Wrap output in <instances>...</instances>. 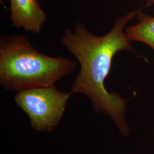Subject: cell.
Masks as SVG:
<instances>
[{"instance_id": "1", "label": "cell", "mask_w": 154, "mask_h": 154, "mask_svg": "<svg viewBox=\"0 0 154 154\" xmlns=\"http://www.w3.org/2000/svg\"><path fill=\"white\" fill-rule=\"evenodd\" d=\"M138 11L118 17L110 32L102 36L94 34L83 23L77 22L72 29L66 28L61 38V44L80 65L69 93L86 96L94 110L109 116L124 135L128 132L125 118L127 100L118 94L109 92L105 81L116 54L122 51L134 52L125 29Z\"/></svg>"}, {"instance_id": "2", "label": "cell", "mask_w": 154, "mask_h": 154, "mask_svg": "<svg viewBox=\"0 0 154 154\" xmlns=\"http://www.w3.org/2000/svg\"><path fill=\"white\" fill-rule=\"evenodd\" d=\"M77 62L41 53L24 34L0 38V85L17 92L46 87L74 72Z\"/></svg>"}, {"instance_id": "3", "label": "cell", "mask_w": 154, "mask_h": 154, "mask_svg": "<svg viewBox=\"0 0 154 154\" xmlns=\"http://www.w3.org/2000/svg\"><path fill=\"white\" fill-rule=\"evenodd\" d=\"M71 95L60 91L53 85L18 91L14 101L28 116L34 130L51 132L58 126Z\"/></svg>"}, {"instance_id": "5", "label": "cell", "mask_w": 154, "mask_h": 154, "mask_svg": "<svg viewBox=\"0 0 154 154\" xmlns=\"http://www.w3.org/2000/svg\"><path fill=\"white\" fill-rule=\"evenodd\" d=\"M137 17L139 22L126 27V33L132 42H142L154 50V16L139 10Z\"/></svg>"}, {"instance_id": "6", "label": "cell", "mask_w": 154, "mask_h": 154, "mask_svg": "<svg viewBox=\"0 0 154 154\" xmlns=\"http://www.w3.org/2000/svg\"><path fill=\"white\" fill-rule=\"evenodd\" d=\"M146 5L149 7L154 6V0H143Z\"/></svg>"}, {"instance_id": "4", "label": "cell", "mask_w": 154, "mask_h": 154, "mask_svg": "<svg viewBox=\"0 0 154 154\" xmlns=\"http://www.w3.org/2000/svg\"><path fill=\"white\" fill-rule=\"evenodd\" d=\"M11 26L39 34L47 16L38 0H9Z\"/></svg>"}]
</instances>
